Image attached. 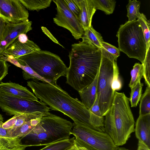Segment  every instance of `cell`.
I'll return each instance as SVG.
<instances>
[{
	"instance_id": "1",
	"label": "cell",
	"mask_w": 150,
	"mask_h": 150,
	"mask_svg": "<svg viewBox=\"0 0 150 150\" xmlns=\"http://www.w3.org/2000/svg\"><path fill=\"white\" fill-rule=\"evenodd\" d=\"M27 83L36 98L49 106L50 109L62 112L75 124L85 125L102 131V119L91 113L81 101L71 97L57 84L33 80Z\"/></svg>"
},
{
	"instance_id": "2",
	"label": "cell",
	"mask_w": 150,
	"mask_h": 150,
	"mask_svg": "<svg viewBox=\"0 0 150 150\" xmlns=\"http://www.w3.org/2000/svg\"><path fill=\"white\" fill-rule=\"evenodd\" d=\"M68 56L66 82L79 92L93 81L98 72L101 50L88 42L79 41L72 44Z\"/></svg>"
},
{
	"instance_id": "3",
	"label": "cell",
	"mask_w": 150,
	"mask_h": 150,
	"mask_svg": "<svg viewBox=\"0 0 150 150\" xmlns=\"http://www.w3.org/2000/svg\"><path fill=\"white\" fill-rule=\"evenodd\" d=\"M104 120L105 132L116 146L125 144L134 132V120L129 98L123 93H115L113 102Z\"/></svg>"
},
{
	"instance_id": "4",
	"label": "cell",
	"mask_w": 150,
	"mask_h": 150,
	"mask_svg": "<svg viewBox=\"0 0 150 150\" xmlns=\"http://www.w3.org/2000/svg\"><path fill=\"white\" fill-rule=\"evenodd\" d=\"M73 123L49 112L24 139L27 146H46L70 138Z\"/></svg>"
},
{
	"instance_id": "5",
	"label": "cell",
	"mask_w": 150,
	"mask_h": 150,
	"mask_svg": "<svg viewBox=\"0 0 150 150\" xmlns=\"http://www.w3.org/2000/svg\"><path fill=\"white\" fill-rule=\"evenodd\" d=\"M14 58L23 62L52 84H56L59 77L66 74L68 68L64 62L58 55L48 51L41 50Z\"/></svg>"
},
{
	"instance_id": "6",
	"label": "cell",
	"mask_w": 150,
	"mask_h": 150,
	"mask_svg": "<svg viewBox=\"0 0 150 150\" xmlns=\"http://www.w3.org/2000/svg\"><path fill=\"white\" fill-rule=\"evenodd\" d=\"M118 49L129 57L137 59L143 64L146 45L142 29L137 20L120 25L116 35Z\"/></svg>"
},
{
	"instance_id": "7",
	"label": "cell",
	"mask_w": 150,
	"mask_h": 150,
	"mask_svg": "<svg viewBox=\"0 0 150 150\" xmlns=\"http://www.w3.org/2000/svg\"><path fill=\"white\" fill-rule=\"evenodd\" d=\"M101 58L97 82V98L102 117L106 114L111 107L115 93L112 88L114 62L117 59L100 49Z\"/></svg>"
},
{
	"instance_id": "8",
	"label": "cell",
	"mask_w": 150,
	"mask_h": 150,
	"mask_svg": "<svg viewBox=\"0 0 150 150\" xmlns=\"http://www.w3.org/2000/svg\"><path fill=\"white\" fill-rule=\"evenodd\" d=\"M0 108L9 115L40 112L46 115L50 108L41 101L32 100L4 94H0Z\"/></svg>"
},
{
	"instance_id": "9",
	"label": "cell",
	"mask_w": 150,
	"mask_h": 150,
	"mask_svg": "<svg viewBox=\"0 0 150 150\" xmlns=\"http://www.w3.org/2000/svg\"><path fill=\"white\" fill-rule=\"evenodd\" d=\"M71 133L75 138L97 150H115L117 147L105 132L98 131L85 125L73 123Z\"/></svg>"
},
{
	"instance_id": "10",
	"label": "cell",
	"mask_w": 150,
	"mask_h": 150,
	"mask_svg": "<svg viewBox=\"0 0 150 150\" xmlns=\"http://www.w3.org/2000/svg\"><path fill=\"white\" fill-rule=\"evenodd\" d=\"M56 6L57 13L54 22L68 30L76 40L81 38L84 30L79 20L71 12L64 0H53Z\"/></svg>"
},
{
	"instance_id": "11",
	"label": "cell",
	"mask_w": 150,
	"mask_h": 150,
	"mask_svg": "<svg viewBox=\"0 0 150 150\" xmlns=\"http://www.w3.org/2000/svg\"><path fill=\"white\" fill-rule=\"evenodd\" d=\"M29 16L28 10L19 0H0V18L6 24L28 21Z\"/></svg>"
},
{
	"instance_id": "12",
	"label": "cell",
	"mask_w": 150,
	"mask_h": 150,
	"mask_svg": "<svg viewBox=\"0 0 150 150\" xmlns=\"http://www.w3.org/2000/svg\"><path fill=\"white\" fill-rule=\"evenodd\" d=\"M32 23L28 20L17 24H6L0 46V57L20 35L26 34L32 30Z\"/></svg>"
},
{
	"instance_id": "13",
	"label": "cell",
	"mask_w": 150,
	"mask_h": 150,
	"mask_svg": "<svg viewBox=\"0 0 150 150\" xmlns=\"http://www.w3.org/2000/svg\"><path fill=\"white\" fill-rule=\"evenodd\" d=\"M41 50L33 41L28 39L25 42H22L17 38L8 46L0 57L10 56L16 58Z\"/></svg>"
},
{
	"instance_id": "14",
	"label": "cell",
	"mask_w": 150,
	"mask_h": 150,
	"mask_svg": "<svg viewBox=\"0 0 150 150\" xmlns=\"http://www.w3.org/2000/svg\"><path fill=\"white\" fill-rule=\"evenodd\" d=\"M0 94H4L32 100L38 98L26 87L9 81L0 83Z\"/></svg>"
},
{
	"instance_id": "15",
	"label": "cell",
	"mask_w": 150,
	"mask_h": 150,
	"mask_svg": "<svg viewBox=\"0 0 150 150\" xmlns=\"http://www.w3.org/2000/svg\"><path fill=\"white\" fill-rule=\"evenodd\" d=\"M80 11L79 23L84 30L92 25L93 16L96 10L91 0H74Z\"/></svg>"
},
{
	"instance_id": "16",
	"label": "cell",
	"mask_w": 150,
	"mask_h": 150,
	"mask_svg": "<svg viewBox=\"0 0 150 150\" xmlns=\"http://www.w3.org/2000/svg\"><path fill=\"white\" fill-rule=\"evenodd\" d=\"M134 131L139 140L150 149V114L139 116L136 123Z\"/></svg>"
},
{
	"instance_id": "17",
	"label": "cell",
	"mask_w": 150,
	"mask_h": 150,
	"mask_svg": "<svg viewBox=\"0 0 150 150\" xmlns=\"http://www.w3.org/2000/svg\"><path fill=\"white\" fill-rule=\"evenodd\" d=\"M47 115L40 112L17 114L3 123L2 127L4 129L12 130L21 126L32 119L42 117Z\"/></svg>"
},
{
	"instance_id": "18",
	"label": "cell",
	"mask_w": 150,
	"mask_h": 150,
	"mask_svg": "<svg viewBox=\"0 0 150 150\" xmlns=\"http://www.w3.org/2000/svg\"><path fill=\"white\" fill-rule=\"evenodd\" d=\"M98 74V72L93 81L91 84L78 92L81 102L88 110L93 105L97 98Z\"/></svg>"
},
{
	"instance_id": "19",
	"label": "cell",
	"mask_w": 150,
	"mask_h": 150,
	"mask_svg": "<svg viewBox=\"0 0 150 150\" xmlns=\"http://www.w3.org/2000/svg\"><path fill=\"white\" fill-rule=\"evenodd\" d=\"M42 117L32 119L13 129H6L8 135L11 137L21 139L31 132L40 122Z\"/></svg>"
},
{
	"instance_id": "20",
	"label": "cell",
	"mask_w": 150,
	"mask_h": 150,
	"mask_svg": "<svg viewBox=\"0 0 150 150\" xmlns=\"http://www.w3.org/2000/svg\"><path fill=\"white\" fill-rule=\"evenodd\" d=\"M3 122V118L0 114V126ZM26 148L21 138L11 137L8 133L4 137L0 138V150H25Z\"/></svg>"
},
{
	"instance_id": "21",
	"label": "cell",
	"mask_w": 150,
	"mask_h": 150,
	"mask_svg": "<svg viewBox=\"0 0 150 150\" xmlns=\"http://www.w3.org/2000/svg\"><path fill=\"white\" fill-rule=\"evenodd\" d=\"M81 38L82 41L88 42L99 48H102V44L104 41L103 37L93 28L92 25L84 30Z\"/></svg>"
},
{
	"instance_id": "22",
	"label": "cell",
	"mask_w": 150,
	"mask_h": 150,
	"mask_svg": "<svg viewBox=\"0 0 150 150\" xmlns=\"http://www.w3.org/2000/svg\"><path fill=\"white\" fill-rule=\"evenodd\" d=\"M20 3L28 10L37 11L50 6L52 0H19Z\"/></svg>"
},
{
	"instance_id": "23",
	"label": "cell",
	"mask_w": 150,
	"mask_h": 150,
	"mask_svg": "<svg viewBox=\"0 0 150 150\" xmlns=\"http://www.w3.org/2000/svg\"><path fill=\"white\" fill-rule=\"evenodd\" d=\"M75 137L56 142L39 150H67L74 144Z\"/></svg>"
},
{
	"instance_id": "24",
	"label": "cell",
	"mask_w": 150,
	"mask_h": 150,
	"mask_svg": "<svg viewBox=\"0 0 150 150\" xmlns=\"http://www.w3.org/2000/svg\"><path fill=\"white\" fill-rule=\"evenodd\" d=\"M96 10L104 12L107 15L113 13L115 8L116 1L115 0H91Z\"/></svg>"
},
{
	"instance_id": "25",
	"label": "cell",
	"mask_w": 150,
	"mask_h": 150,
	"mask_svg": "<svg viewBox=\"0 0 150 150\" xmlns=\"http://www.w3.org/2000/svg\"><path fill=\"white\" fill-rule=\"evenodd\" d=\"M141 28L146 42L147 50L150 47V21L143 13H140L137 20Z\"/></svg>"
},
{
	"instance_id": "26",
	"label": "cell",
	"mask_w": 150,
	"mask_h": 150,
	"mask_svg": "<svg viewBox=\"0 0 150 150\" xmlns=\"http://www.w3.org/2000/svg\"><path fill=\"white\" fill-rule=\"evenodd\" d=\"M140 100L139 116L150 114V86L146 87Z\"/></svg>"
},
{
	"instance_id": "27",
	"label": "cell",
	"mask_w": 150,
	"mask_h": 150,
	"mask_svg": "<svg viewBox=\"0 0 150 150\" xmlns=\"http://www.w3.org/2000/svg\"><path fill=\"white\" fill-rule=\"evenodd\" d=\"M141 2L137 0H129L128 3L126 6L127 10V16L129 22H131L137 18L139 14Z\"/></svg>"
},
{
	"instance_id": "28",
	"label": "cell",
	"mask_w": 150,
	"mask_h": 150,
	"mask_svg": "<svg viewBox=\"0 0 150 150\" xmlns=\"http://www.w3.org/2000/svg\"><path fill=\"white\" fill-rule=\"evenodd\" d=\"M131 79L129 84L132 88L135 86L143 76V68L142 64L136 63L131 71Z\"/></svg>"
},
{
	"instance_id": "29",
	"label": "cell",
	"mask_w": 150,
	"mask_h": 150,
	"mask_svg": "<svg viewBox=\"0 0 150 150\" xmlns=\"http://www.w3.org/2000/svg\"><path fill=\"white\" fill-rule=\"evenodd\" d=\"M143 83L139 81L135 86L131 88L129 101L132 107H136L140 100Z\"/></svg>"
},
{
	"instance_id": "30",
	"label": "cell",
	"mask_w": 150,
	"mask_h": 150,
	"mask_svg": "<svg viewBox=\"0 0 150 150\" xmlns=\"http://www.w3.org/2000/svg\"><path fill=\"white\" fill-rule=\"evenodd\" d=\"M113 74L112 83V88L115 93L116 91L120 90L122 87V81L120 78L119 72L117 61L113 64Z\"/></svg>"
},
{
	"instance_id": "31",
	"label": "cell",
	"mask_w": 150,
	"mask_h": 150,
	"mask_svg": "<svg viewBox=\"0 0 150 150\" xmlns=\"http://www.w3.org/2000/svg\"><path fill=\"white\" fill-rule=\"evenodd\" d=\"M150 48L146 50V55L144 63L143 77L147 86H150Z\"/></svg>"
},
{
	"instance_id": "32",
	"label": "cell",
	"mask_w": 150,
	"mask_h": 150,
	"mask_svg": "<svg viewBox=\"0 0 150 150\" xmlns=\"http://www.w3.org/2000/svg\"><path fill=\"white\" fill-rule=\"evenodd\" d=\"M102 48L115 58L117 59L120 55V51L116 47L104 41L102 42Z\"/></svg>"
},
{
	"instance_id": "33",
	"label": "cell",
	"mask_w": 150,
	"mask_h": 150,
	"mask_svg": "<svg viewBox=\"0 0 150 150\" xmlns=\"http://www.w3.org/2000/svg\"><path fill=\"white\" fill-rule=\"evenodd\" d=\"M64 0L69 10L79 20L80 11L74 0Z\"/></svg>"
},
{
	"instance_id": "34",
	"label": "cell",
	"mask_w": 150,
	"mask_h": 150,
	"mask_svg": "<svg viewBox=\"0 0 150 150\" xmlns=\"http://www.w3.org/2000/svg\"><path fill=\"white\" fill-rule=\"evenodd\" d=\"M9 66L6 61L0 58V81L8 74Z\"/></svg>"
},
{
	"instance_id": "35",
	"label": "cell",
	"mask_w": 150,
	"mask_h": 150,
	"mask_svg": "<svg viewBox=\"0 0 150 150\" xmlns=\"http://www.w3.org/2000/svg\"><path fill=\"white\" fill-rule=\"evenodd\" d=\"M74 145L78 150H97L85 142L75 138Z\"/></svg>"
},
{
	"instance_id": "36",
	"label": "cell",
	"mask_w": 150,
	"mask_h": 150,
	"mask_svg": "<svg viewBox=\"0 0 150 150\" xmlns=\"http://www.w3.org/2000/svg\"><path fill=\"white\" fill-rule=\"evenodd\" d=\"M89 110L91 113L96 116L103 117L101 116L97 98Z\"/></svg>"
},
{
	"instance_id": "37",
	"label": "cell",
	"mask_w": 150,
	"mask_h": 150,
	"mask_svg": "<svg viewBox=\"0 0 150 150\" xmlns=\"http://www.w3.org/2000/svg\"><path fill=\"white\" fill-rule=\"evenodd\" d=\"M41 28L43 32L47 35L49 38L51 39L54 42L60 45L62 47L64 48V47L59 43V42L57 40L54 38V37L52 35V34L50 33L48 30L46 28L44 27H42Z\"/></svg>"
},
{
	"instance_id": "38",
	"label": "cell",
	"mask_w": 150,
	"mask_h": 150,
	"mask_svg": "<svg viewBox=\"0 0 150 150\" xmlns=\"http://www.w3.org/2000/svg\"><path fill=\"white\" fill-rule=\"evenodd\" d=\"M5 25L4 22L0 18V46Z\"/></svg>"
},
{
	"instance_id": "39",
	"label": "cell",
	"mask_w": 150,
	"mask_h": 150,
	"mask_svg": "<svg viewBox=\"0 0 150 150\" xmlns=\"http://www.w3.org/2000/svg\"><path fill=\"white\" fill-rule=\"evenodd\" d=\"M137 150H150V149L142 142L139 140Z\"/></svg>"
},
{
	"instance_id": "40",
	"label": "cell",
	"mask_w": 150,
	"mask_h": 150,
	"mask_svg": "<svg viewBox=\"0 0 150 150\" xmlns=\"http://www.w3.org/2000/svg\"><path fill=\"white\" fill-rule=\"evenodd\" d=\"M17 39L22 42H25L28 40V36L25 34H21L18 37Z\"/></svg>"
},
{
	"instance_id": "41",
	"label": "cell",
	"mask_w": 150,
	"mask_h": 150,
	"mask_svg": "<svg viewBox=\"0 0 150 150\" xmlns=\"http://www.w3.org/2000/svg\"><path fill=\"white\" fill-rule=\"evenodd\" d=\"M115 150H129L125 148L121 147L120 148L118 146L116 147L115 148Z\"/></svg>"
},
{
	"instance_id": "42",
	"label": "cell",
	"mask_w": 150,
	"mask_h": 150,
	"mask_svg": "<svg viewBox=\"0 0 150 150\" xmlns=\"http://www.w3.org/2000/svg\"><path fill=\"white\" fill-rule=\"evenodd\" d=\"M67 150H78V149L74 145H74H73L72 146Z\"/></svg>"
}]
</instances>
